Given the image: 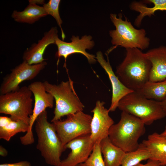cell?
<instances>
[{
    "instance_id": "27",
    "label": "cell",
    "mask_w": 166,
    "mask_h": 166,
    "mask_svg": "<svg viewBox=\"0 0 166 166\" xmlns=\"http://www.w3.org/2000/svg\"><path fill=\"white\" fill-rule=\"evenodd\" d=\"M146 166H160V163L156 161L148 160Z\"/></svg>"
},
{
    "instance_id": "23",
    "label": "cell",
    "mask_w": 166,
    "mask_h": 166,
    "mask_svg": "<svg viewBox=\"0 0 166 166\" xmlns=\"http://www.w3.org/2000/svg\"><path fill=\"white\" fill-rule=\"evenodd\" d=\"M150 157L149 151L141 143L136 149L125 153L121 166H135L142 161L150 159Z\"/></svg>"
},
{
    "instance_id": "5",
    "label": "cell",
    "mask_w": 166,
    "mask_h": 166,
    "mask_svg": "<svg viewBox=\"0 0 166 166\" xmlns=\"http://www.w3.org/2000/svg\"><path fill=\"white\" fill-rule=\"evenodd\" d=\"M117 108L139 118L145 125L166 117L160 102L148 99L135 91L123 97Z\"/></svg>"
},
{
    "instance_id": "9",
    "label": "cell",
    "mask_w": 166,
    "mask_h": 166,
    "mask_svg": "<svg viewBox=\"0 0 166 166\" xmlns=\"http://www.w3.org/2000/svg\"><path fill=\"white\" fill-rule=\"evenodd\" d=\"M28 87L34 95V103L33 113L30 116L28 130L25 135L20 138L21 143L24 145H30L34 142L33 125L38 117L46 108L53 107L54 100L52 95L46 91L44 82H34Z\"/></svg>"
},
{
    "instance_id": "19",
    "label": "cell",
    "mask_w": 166,
    "mask_h": 166,
    "mask_svg": "<svg viewBox=\"0 0 166 166\" xmlns=\"http://www.w3.org/2000/svg\"><path fill=\"white\" fill-rule=\"evenodd\" d=\"M105 166H121L125 152L114 144L108 137L100 143Z\"/></svg>"
},
{
    "instance_id": "11",
    "label": "cell",
    "mask_w": 166,
    "mask_h": 166,
    "mask_svg": "<svg viewBox=\"0 0 166 166\" xmlns=\"http://www.w3.org/2000/svg\"><path fill=\"white\" fill-rule=\"evenodd\" d=\"M92 39L90 35H85L80 39L78 36L73 35L70 39L71 42H66L60 40L58 36L56 37L55 44L57 48V51L55 54V56L58 58L57 65H58L60 57H63L65 61L64 67L67 69L66 64L67 57L72 54L76 53L84 55L89 63H95L97 61L96 57L86 51V49H90L94 46L95 43Z\"/></svg>"
},
{
    "instance_id": "26",
    "label": "cell",
    "mask_w": 166,
    "mask_h": 166,
    "mask_svg": "<svg viewBox=\"0 0 166 166\" xmlns=\"http://www.w3.org/2000/svg\"><path fill=\"white\" fill-rule=\"evenodd\" d=\"M0 166H31V165L28 161H22L14 163L1 164Z\"/></svg>"
},
{
    "instance_id": "29",
    "label": "cell",
    "mask_w": 166,
    "mask_h": 166,
    "mask_svg": "<svg viewBox=\"0 0 166 166\" xmlns=\"http://www.w3.org/2000/svg\"><path fill=\"white\" fill-rule=\"evenodd\" d=\"M160 103L166 116V97L164 101L160 102Z\"/></svg>"
},
{
    "instance_id": "22",
    "label": "cell",
    "mask_w": 166,
    "mask_h": 166,
    "mask_svg": "<svg viewBox=\"0 0 166 166\" xmlns=\"http://www.w3.org/2000/svg\"><path fill=\"white\" fill-rule=\"evenodd\" d=\"M136 91L148 99L161 102L166 97V79L158 82L149 81Z\"/></svg>"
},
{
    "instance_id": "28",
    "label": "cell",
    "mask_w": 166,
    "mask_h": 166,
    "mask_svg": "<svg viewBox=\"0 0 166 166\" xmlns=\"http://www.w3.org/2000/svg\"><path fill=\"white\" fill-rule=\"evenodd\" d=\"M8 151L2 145H0V155L5 157L8 155Z\"/></svg>"
},
{
    "instance_id": "30",
    "label": "cell",
    "mask_w": 166,
    "mask_h": 166,
    "mask_svg": "<svg viewBox=\"0 0 166 166\" xmlns=\"http://www.w3.org/2000/svg\"><path fill=\"white\" fill-rule=\"evenodd\" d=\"M29 3L35 4L37 2V4H43L45 3L44 0H29ZM36 3V4H37Z\"/></svg>"
},
{
    "instance_id": "6",
    "label": "cell",
    "mask_w": 166,
    "mask_h": 166,
    "mask_svg": "<svg viewBox=\"0 0 166 166\" xmlns=\"http://www.w3.org/2000/svg\"><path fill=\"white\" fill-rule=\"evenodd\" d=\"M43 82L46 91L52 95L55 101L51 122L61 120L65 116L83 111L85 106L76 93L73 82L70 78L68 81H62L57 85L47 81Z\"/></svg>"
},
{
    "instance_id": "3",
    "label": "cell",
    "mask_w": 166,
    "mask_h": 166,
    "mask_svg": "<svg viewBox=\"0 0 166 166\" xmlns=\"http://www.w3.org/2000/svg\"><path fill=\"white\" fill-rule=\"evenodd\" d=\"M145 125L139 118L122 111L119 121L111 127L108 137L125 152L132 151L139 146V140L145 133Z\"/></svg>"
},
{
    "instance_id": "20",
    "label": "cell",
    "mask_w": 166,
    "mask_h": 166,
    "mask_svg": "<svg viewBox=\"0 0 166 166\" xmlns=\"http://www.w3.org/2000/svg\"><path fill=\"white\" fill-rule=\"evenodd\" d=\"M29 125L22 121H14L10 117H0V139L7 141L17 133L27 132Z\"/></svg>"
},
{
    "instance_id": "24",
    "label": "cell",
    "mask_w": 166,
    "mask_h": 166,
    "mask_svg": "<svg viewBox=\"0 0 166 166\" xmlns=\"http://www.w3.org/2000/svg\"><path fill=\"white\" fill-rule=\"evenodd\" d=\"M61 0H49L48 2L43 5L48 15H51L56 20L57 25L61 30V37L63 41L65 38V35L61 26L63 22L59 13V6Z\"/></svg>"
},
{
    "instance_id": "10",
    "label": "cell",
    "mask_w": 166,
    "mask_h": 166,
    "mask_svg": "<svg viewBox=\"0 0 166 166\" xmlns=\"http://www.w3.org/2000/svg\"><path fill=\"white\" fill-rule=\"evenodd\" d=\"M46 61L34 65H29L25 61L17 65L3 78L0 87V95L14 91L19 89L23 81L36 77L46 66Z\"/></svg>"
},
{
    "instance_id": "13",
    "label": "cell",
    "mask_w": 166,
    "mask_h": 166,
    "mask_svg": "<svg viewBox=\"0 0 166 166\" xmlns=\"http://www.w3.org/2000/svg\"><path fill=\"white\" fill-rule=\"evenodd\" d=\"M94 144L90 134L82 136L71 140L65 146L71 152L67 157L61 160L58 166H76L84 163L90 156Z\"/></svg>"
},
{
    "instance_id": "1",
    "label": "cell",
    "mask_w": 166,
    "mask_h": 166,
    "mask_svg": "<svg viewBox=\"0 0 166 166\" xmlns=\"http://www.w3.org/2000/svg\"><path fill=\"white\" fill-rule=\"evenodd\" d=\"M126 49L125 57L117 67L116 75L124 85L136 91L149 81L152 63L140 49Z\"/></svg>"
},
{
    "instance_id": "25",
    "label": "cell",
    "mask_w": 166,
    "mask_h": 166,
    "mask_svg": "<svg viewBox=\"0 0 166 166\" xmlns=\"http://www.w3.org/2000/svg\"><path fill=\"white\" fill-rule=\"evenodd\" d=\"M84 163L86 166H105L100 143L94 144L91 154Z\"/></svg>"
},
{
    "instance_id": "12",
    "label": "cell",
    "mask_w": 166,
    "mask_h": 166,
    "mask_svg": "<svg viewBox=\"0 0 166 166\" xmlns=\"http://www.w3.org/2000/svg\"><path fill=\"white\" fill-rule=\"evenodd\" d=\"M105 103L97 101L94 108L91 123V139L94 144L100 143L103 139L108 137L109 129L114 124V121L109 114L108 109L104 106Z\"/></svg>"
},
{
    "instance_id": "15",
    "label": "cell",
    "mask_w": 166,
    "mask_h": 166,
    "mask_svg": "<svg viewBox=\"0 0 166 166\" xmlns=\"http://www.w3.org/2000/svg\"><path fill=\"white\" fill-rule=\"evenodd\" d=\"M58 30L57 27H52L44 34L42 38L38 43L33 44L30 47L27 49L24 52L23 61L29 65L39 64L45 61L43 57L45 51L49 45L55 44V38L58 36Z\"/></svg>"
},
{
    "instance_id": "31",
    "label": "cell",
    "mask_w": 166,
    "mask_h": 166,
    "mask_svg": "<svg viewBox=\"0 0 166 166\" xmlns=\"http://www.w3.org/2000/svg\"><path fill=\"white\" fill-rule=\"evenodd\" d=\"M160 134L162 136L166 138V125L164 130Z\"/></svg>"
},
{
    "instance_id": "8",
    "label": "cell",
    "mask_w": 166,
    "mask_h": 166,
    "mask_svg": "<svg viewBox=\"0 0 166 166\" xmlns=\"http://www.w3.org/2000/svg\"><path fill=\"white\" fill-rule=\"evenodd\" d=\"M66 116L65 120L51 122L64 147L66 144L75 138L90 134L92 117L83 111L70 114Z\"/></svg>"
},
{
    "instance_id": "33",
    "label": "cell",
    "mask_w": 166,
    "mask_h": 166,
    "mask_svg": "<svg viewBox=\"0 0 166 166\" xmlns=\"http://www.w3.org/2000/svg\"><path fill=\"white\" fill-rule=\"evenodd\" d=\"M76 166H86L84 163L79 164Z\"/></svg>"
},
{
    "instance_id": "2",
    "label": "cell",
    "mask_w": 166,
    "mask_h": 166,
    "mask_svg": "<svg viewBox=\"0 0 166 166\" xmlns=\"http://www.w3.org/2000/svg\"><path fill=\"white\" fill-rule=\"evenodd\" d=\"M37 136V149L47 164L58 166L62 153L66 149L63 146L53 123L48 120L47 111H44L35 121Z\"/></svg>"
},
{
    "instance_id": "16",
    "label": "cell",
    "mask_w": 166,
    "mask_h": 166,
    "mask_svg": "<svg viewBox=\"0 0 166 166\" xmlns=\"http://www.w3.org/2000/svg\"><path fill=\"white\" fill-rule=\"evenodd\" d=\"M151 62L149 81L158 82L166 79V46L152 49L145 53Z\"/></svg>"
},
{
    "instance_id": "32",
    "label": "cell",
    "mask_w": 166,
    "mask_h": 166,
    "mask_svg": "<svg viewBox=\"0 0 166 166\" xmlns=\"http://www.w3.org/2000/svg\"><path fill=\"white\" fill-rule=\"evenodd\" d=\"M135 166H146V164H144L142 163H140L138 164Z\"/></svg>"
},
{
    "instance_id": "18",
    "label": "cell",
    "mask_w": 166,
    "mask_h": 166,
    "mask_svg": "<svg viewBox=\"0 0 166 166\" xmlns=\"http://www.w3.org/2000/svg\"><path fill=\"white\" fill-rule=\"evenodd\" d=\"M146 3H153L152 7H148L145 4L137 1H134L130 5V9L139 13L134 21V25L140 27L143 18L146 16L150 17L155 15L157 10L166 11V0H148L145 1Z\"/></svg>"
},
{
    "instance_id": "7",
    "label": "cell",
    "mask_w": 166,
    "mask_h": 166,
    "mask_svg": "<svg viewBox=\"0 0 166 166\" xmlns=\"http://www.w3.org/2000/svg\"><path fill=\"white\" fill-rule=\"evenodd\" d=\"M32 93L28 87L0 96V113L9 115L14 121H22L29 125L33 112Z\"/></svg>"
},
{
    "instance_id": "14",
    "label": "cell",
    "mask_w": 166,
    "mask_h": 166,
    "mask_svg": "<svg viewBox=\"0 0 166 166\" xmlns=\"http://www.w3.org/2000/svg\"><path fill=\"white\" fill-rule=\"evenodd\" d=\"M107 61L104 58L102 52L99 51L96 53V59L101 66L107 74L110 81L112 89V94L110 106L108 110L109 112H114L117 108L120 100L127 94L134 91L124 85L114 72L110 64L108 55Z\"/></svg>"
},
{
    "instance_id": "21",
    "label": "cell",
    "mask_w": 166,
    "mask_h": 166,
    "mask_svg": "<svg viewBox=\"0 0 166 166\" xmlns=\"http://www.w3.org/2000/svg\"><path fill=\"white\" fill-rule=\"evenodd\" d=\"M47 15L43 6L29 3L23 10L21 11L14 10L11 17L16 22L32 24Z\"/></svg>"
},
{
    "instance_id": "17",
    "label": "cell",
    "mask_w": 166,
    "mask_h": 166,
    "mask_svg": "<svg viewBox=\"0 0 166 166\" xmlns=\"http://www.w3.org/2000/svg\"><path fill=\"white\" fill-rule=\"evenodd\" d=\"M151 155L150 160L159 162L160 166H166V138L154 132L141 143Z\"/></svg>"
},
{
    "instance_id": "4",
    "label": "cell",
    "mask_w": 166,
    "mask_h": 166,
    "mask_svg": "<svg viewBox=\"0 0 166 166\" xmlns=\"http://www.w3.org/2000/svg\"><path fill=\"white\" fill-rule=\"evenodd\" d=\"M111 21L116 28L115 30L109 31L112 38L111 43L114 45L106 54L118 46L126 49L138 48L143 50L148 48L150 45V39L146 36V33L144 29H136L126 18L122 19L120 13L117 18L116 14H111Z\"/></svg>"
}]
</instances>
